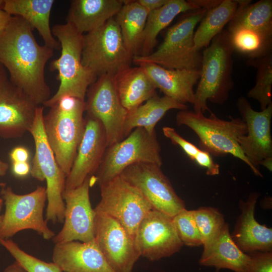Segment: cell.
<instances>
[{"label": "cell", "mask_w": 272, "mask_h": 272, "mask_svg": "<svg viewBox=\"0 0 272 272\" xmlns=\"http://www.w3.org/2000/svg\"><path fill=\"white\" fill-rule=\"evenodd\" d=\"M54 0H4L3 9L11 16H20L36 29L44 45L54 50L61 49L50 26V16Z\"/></svg>", "instance_id": "d4e9b609"}, {"label": "cell", "mask_w": 272, "mask_h": 272, "mask_svg": "<svg viewBox=\"0 0 272 272\" xmlns=\"http://www.w3.org/2000/svg\"><path fill=\"white\" fill-rule=\"evenodd\" d=\"M250 256L242 251L233 240L226 223L221 233L209 248L203 251L200 265L214 267L217 270L227 269L234 272H245Z\"/></svg>", "instance_id": "484cf974"}, {"label": "cell", "mask_w": 272, "mask_h": 272, "mask_svg": "<svg viewBox=\"0 0 272 272\" xmlns=\"http://www.w3.org/2000/svg\"><path fill=\"white\" fill-rule=\"evenodd\" d=\"M114 79L121 103L127 111L157 94L156 87L141 66H129L114 76Z\"/></svg>", "instance_id": "4316f807"}, {"label": "cell", "mask_w": 272, "mask_h": 272, "mask_svg": "<svg viewBox=\"0 0 272 272\" xmlns=\"http://www.w3.org/2000/svg\"><path fill=\"white\" fill-rule=\"evenodd\" d=\"M86 95L85 111L101 122L107 147L123 140L124 122L128 111L121 103L114 76L104 74L97 77L88 88Z\"/></svg>", "instance_id": "7c38bea8"}, {"label": "cell", "mask_w": 272, "mask_h": 272, "mask_svg": "<svg viewBox=\"0 0 272 272\" xmlns=\"http://www.w3.org/2000/svg\"><path fill=\"white\" fill-rule=\"evenodd\" d=\"M228 31L234 50L247 56L249 59L258 58L271 52L272 39L258 32L242 27Z\"/></svg>", "instance_id": "1f68e13d"}, {"label": "cell", "mask_w": 272, "mask_h": 272, "mask_svg": "<svg viewBox=\"0 0 272 272\" xmlns=\"http://www.w3.org/2000/svg\"><path fill=\"white\" fill-rule=\"evenodd\" d=\"M132 58L115 17L83 34L82 63L97 77L104 74L115 76L130 66Z\"/></svg>", "instance_id": "ba28073f"}, {"label": "cell", "mask_w": 272, "mask_h": 272, "mask_svg": "<svg viewBox=\"0 0 272 272\" xmlns=\"http://www.w3.org/2000/svg\"><path fill=\"white\" fill-rule=\"evenodd\" d=\"M49 108L43 115V128L56 162L66 177L84 132L86 102L64 96Z\"/></svg>", "instance_id": "7a4b0ae2"}, {"label": "cell", "mask_w": 272, "mask_h": 272, "mask_svg": "<svg viewBox=\"0 0 272 272\" xmlns=\"http://www.w3.org/2000/svg\"><path fill=\"white\" fill-rule=\"evenodd\" d=\"M162 131L172 144L179 146L191 160L205 168L207 175L213 176L219 174L220 166L214 161L210 154L186 140L173 127L164 126Z\"/></svg>", "instance_id": "e575fe53"}, {"label": "cell", "mask_w": 272, "mask_h": 272, "mask_svg": "<svg viewBox=\"0 0 272 272\" xmlns=\"http://www.w3.org/2000/svg\"><path fill=\"white\" fill-rule=\"evenodd\" d=\"M94 211V239L108 263L116 272H132L141 256L134 239L116 220Z\"/></svg>", "instance_id": "5bb4252c"}, {"label": "cell", "mask_w": 272, "mask_h": 272, "mask_svg": "<svg viewBox=\"0 0 272 272\" xmlns=\"http://www.w3.org/2000/svg\"><path fill=\"white\" fill-rule=\"evenodd\" d=\"M237 106L247 127V134L239 137L237 142L243 154L257 168L263 160L272 158V104L257 111L246 98L241 96Z\"/></svg>", "instance_id": "ac0fdd59"}, {"label": "cell", "mask_w": 272, "mask_h": 272, "mask_svg": "<svg viewBox=\"0 0 272 272\" xmlns=\"http://www.w3.org/2000/svg\"><path fill=\"white\" fill-rule=\"evenodd\" d=\"M1 193L5 210L0 227V239H9L27 229L36 231L46 240L54 237L55 233L43 217L47 199L45 187L38 186L32 192L22 195L15 193L10 186H5Z\"/></svg>", "instance_id": "30bf717a"}, {"label": "cell", "mask_w": 272, "mask_h": 272, "mask_svg": "<svg viewBox=\"0 0 272 272\" xmlns=\"http://www.w3.org/2000/svg\"><path fill=\"white\" fill-rule=\"evenodd\" d=\"M234 51L228 30H223L202 53L200 76L194 91L193 111L212 112L207 101L222 104L234 86L232 77Z\"/></svg>", "instance_id": "3957f363"}, {"label": "cell", "mask_w": 272, "mask_h": 272, "mask_svg": "<svg viewBox=\"0 0 272 272\" xmlns=\"http://www.w3.org/2000/svg\"><path fill=\"white\" fill-rule=\"evenodd\" d=\"M148 13L137 1H123V6L114 17L124 45L132 57L141 47Z\"/></svg>", "instance_id": "f546056e"}, {"label": "cell", "mask_w": 272, "mask_h": 272, "mask_svg": "<svg viewBox=\"0 0 272 272\" xmlns=\"http://www.w3.org/2000/svg\"><path fill=\"white\" fill-rule=\"evenodd\" d=\"M12 16L0 8V33L6 27Z\"/></svg>", "instance_id": "b9f144b4"}, {"label": "cell", "mask_w": 272, "mask_h": 272, "mask_svg": "<svg viewBox=\"0 0 272 272\" xmlns=\"http://www.w3.org/2000/svg\"><path fill=\"white\" fill-rule=\"evenodd\" d=\"M123 5L121 0H73L66 23L83 34L92 32L114 17Z\"/></svg>", "instance_id": "cb8c5ba5"}, {"label": "cell", "mask_w": 272, "mask_h": 272, "mask_svg": "<svg viewBox=\"0 0 272 272\" xmlns=\"http://www.w3.org/2000/svg\"><path fill=\"white\" fill-rule=\"evenodd\" d=\"M101 199L94 209L116 220L134 239L137 229L153 209L133 185L120 176L99 185Z\"/></svg>", "instance_id": "8fae6325"}, {"label": "cell", "mask_w": 272, "mask_h": 272, "mask_svg": "<svg viewBox=\"0 0 272 272\" xmlns=\"http://www.w3.org/2000/svg\"><path fill=\"white\" fill-rule=\"evenodd\" d=\"M259 194L250 193L246 201L240 200L241 214L231 237L239 248L249 254L256 251H272V229L258 223L254 211Z\"/></svg>", "instance_id": "44dd1931"}, {"label": "cell", "mask_w": 272, "mask_h": 272, "mask_svg": "<svg viewBox=\"0 0 272 272\" xmlns=\"http://www.w3.org/2000/svg\"><path fill=\"white\" fill-rule=\"evenodd\" d=\"M4 203V199L1 196V195H0V227H1V224L2 217H3V215L1 214V211H2V209Z\"/></svg>", "instance_id": "7dc6e473"}, {"label": "cell", "mask_w": 272, "mask_h": 272, "mask_svg": "<svg viewBox=\"0 0 272 272\" xmlns=\"http://www.w3.org/2000/svg\"><path fill=\"white\" fill-rule=\"evenodd\" d=\"M187 109L186 104L165 95L159 97L156 94L144 104L128 111L124 122L123 137H126L132 130L137 127L144 128L148 132L153 133L155 132L156 125L168 111Z\"/></svg>", "instance_id": "83f0119b"}, {"label": "cell", "mask_w": 272, "mask_h": 272, "mask_svg": "<svg viewBox=\"0 0 272 272\" xmlns=\"http://www.w3.org/2000/svg\"><path fill=\"white\" fill-rule=\"evenodd\" d=\"M137 163L162 166L161 147L156 132L150 133L144 128L137 127L125 139L107 147L93 176L95 183L99 186L110 181Z\"/></svg>", "instance_id": "9c48e42d"}, {"label": "cell", "mask_w": 272, "mask_h": 272, "mask_svg": "<svg viewBox=\"0 0 272 272\" xmlns=\"http://www.w3.org/2000/svg\"><path fill=\"white\" fill-rule=\"evenodd\" d=\"M247 64L257 70L255 84L248 92L247 96L257 101L261 110H264L272 104V52L258 58L249 59Z\"/></svg>", "instance_id": "d6a6232c"}, {"label": "cell", "mask_w": 272, "mask_h": 272, "mask_svg": "<svg viewBox=\"0 0 272 272\" xmlns=\"http://www.w3.org/2000/svg\"><path fill=\"white\" fill-rule=\"evenodd\" d=\"M9 168V165L7 163L3 161L1 158H0V176H4ZM0 186L1 187H5L6 186V183H0Z\"/></svg>", "instance_id": "f6af8a7d"}, {"label": "cell", "mask_w": 272, "mask_h": 272, "mask_svg": "<svg viewBox=\"0 0 272 272\" xmlns=\"http://www.w3.org/2000/svg\"><path fill=\"white\" fill-rule=\"evenodd\" d=\"M51 31L60 44L61 54L51 61L50 70L57 71L60 84L55 94L43 105L50 107L64 96L85 100L88 88L97 77L82 63L83 34L66 23L53 25Z\"/></svg>", "instance_id": "5b68a950"}, {"label": "cell", "mask_w": 272, "mask_h": 272, "mask_svg": "<svg viewBox=\"0 0 272 272\" xmlns=\"http://www.w3.org/2000/svg\"><path fill=\"white\" fill-rule=\"evenodd\" d=\"M12 170L15 176L23 177L30 172L31 167L28 162H13Z\"/></svg>", "instance_id": "ab89813d"}, {"label": "cell", "mask_w": 272, "mask_h": 272, "mask_svg": "<svg viewBox=\"0 0 272 272\" xmlns=\"http://www.w3.org/2000/svg\"><path fill=\"white\" fill-rule=\"evenodd\" d=\"M4 3V0H0V8L3 9Z\"/></svg>", "instance_id": "c3c4849f"}, {"label": "cell", "mask_w": 272, "mask_h": 272, "mask_svg": "<svg viewBox=\"0 0 272 272\" xmlns=\"http://www.w3.org/2000/svg\"><path fill=\"white\" fill-rule=\"evenodd\" d=\"M34 30L23 18L12 16L0 33V63L7 71L10 81L40 106L50 97L44 70L54 50L39 45Z\"/></svg>", "instance_id": "6da1fadb"}, {"label": "cell", "mask_w": 272, "mask_h": 272, "mask_svg": "<svg viewBox=\"0 0 272 272\" xmlns=\"http://www.w3.org/2000/svg\"><path fill=\"white\" fill-rule=\"evenodd\" d=\"M134 241L140 256L151 261L169 257L183 245L172 218L153 209L139 224Z\"/></svg>", "instance_id": "9a60e30c"}, {"label": "cell", "mask_w": 272, "mask_h": 272, "mask_svg": "<svg viewBox=\"0 0 272 272\" xmlns=\"http://www.w3.org/2000/svg\"><path fill=\"white\" fill-rule=\"evenodd\" d=\"M178 125L192 129L199 138L201 150L216 157L230 154L246 164L257 176L263 177L243 154L238 143L239 137L247 133V125L241 118L222 119L214 113L207 117L201 112L187 109L180 110L176 117Z\"/></svg>", "instance_id": "277c9868"}, {"label": "cell", "mask_w": 272, "mask_h": 272, "mask_svg": "<svg viewBox=\"0 0 272 272\" xmlns=\"http://www.w3.org/2000/svg\"><path fill=\"white\" fill-rule=\"evenodd\" d=\"M43 107L37 106L33 123L29 131L35 146L30 173L37 180L46 181L48 203L45 221H50L53 224L62 223L64 218L65 203L62 194L66 175L57 164L47 142L43 124Z\"/></svg>", "instance_id": "52a82bcc"}, {"label": "cell", "mask_w": 272, "mask_h": 272, "mask_svg": "<svg viewBox=\"0 0 272 272\" xmlns=\"http://www.w3.org/2000/svg\"><path fill=\"white\" fill-rule=\"evenodd\" d=\"M3 245L26 272H62L53 262H47L29 254L10 239H0Z\"/></svg>", "instance_id": "d590c367"}, {"label": "cell", "mask_w": 272, "mask_h": 272, "mask_svg": "<svg viewBox=\"0 0 272 272\" xmlns=\"http://www.w3.org/2000/svg\"><path fill=\"white\" fill-rule=\"evenodd\" d=\"M247 0H222L209 9L194 34V48L200 51L207 47L213 38L237 14Z\"/></svg>", "instance_id": "f1b7e54d"}, {"label": "cell", "mask_w": 272, "mask_h": 272, "mask_svg": "<svg viewBox=\"0 0 272 272\" xmlns=\"http://www.w3.org/2000/svg\"><path fill=\"white\" fill-rule=\"evenodd\" d=\"M94 183L93 176L89 177L76 188L63 191L64 224L52 238L55 244L72 241L87 242L94 239L95 213L89 196L90 187Z\"/></svg>", "instance_id": "2e32d148"}, {"label": "cell", "mask_w": 272, "mask_h": 272, "mask_svg": "<svg viewBox=\"0 0 272 272\" xmlns=\"http://www.w3.org/2000/svg\"><path fill=\"white\" fill-rule=\"evenodd\" d=\"M245 28L272 39V1L260 0L251 4L247 1L228 23V31Z\"/></svg>", "instance_id": "4dcf8cb0"}, {"label": "cell", "mask_w": 272, "mask_h": 272, "mask_svg": "<svg viewBox=\"0 0 272 272\" xmlns=\"http://www.w3.org/2000/svg\"><path fill=\"white\" fill-rule=\"evenodd\" d=\"M137 2L149 13L162 7L168 0H138Z\"/></svg>", "instance_id": "60d3db41"}, {"label": "cell", "mask_w": 272, "mask_h": 272, "mask_svg": "<svg viewBox=\"0 0 272 272\" xmlns=\"http://www.w3.org/2000/svg\"><path fill=\"white\" fill-rule=\"evenodd\" d=\"M4 272H26L16 261L6 267Z\"/></svg>", "instance_id": "ee69618b"}, {"label": "cell", "mask_w": 272, "mask_h": 272, "mask_svg": "<svg viewBox=\"0 0 272 272\" xmlns=\"http://www.w3.org/2000/svg\"><path fill=\"white\" fill-rule=\"evenodd\" d=\"M84 132L71 169L65 178L64 190L76 188L96 174L107 148L101 122L86 114Z\"/></svg>", "instance_id": "e0dca14e"}, {"label": "cell", "mask_w": 272, "mask_h": 272, "mask_svg": "<svg viewBox=\"0 0 272 272\" xmlns=\"http://www.w3.org/2000/svg\"><path fill=\"white\" fill-rule=\"evenodd\" d=\"M172 221L183 245L192 247L202 245L193 210L183 209L172 218Z\"/></svg>", "instance_id": "8d00e7d4"}, {"label": "cell", "mask_w": 272, "mask_h": 272, "mask_svg": "<svg viewBox=\"0 0 272 272\" xmlns=\"http://www.w3.org/2000/svg\"><path fill=\"white\" fill-rule=\"evenodd\" d=\"M158 165L137 163L126 167L119 175L135 186L153 209L171 218L185 208L170 181Z\"/></svg>", "instance_id": "4fadbf2b"}, {"label": "cell", "mask_w": 272, "mask_h": 272, "mask_svg": "<svg viewBox=\"0 0 272 272\" xmlns=\"http://www.w3.org/2000/svg\"><path fill=\"white\" fill-rule=\"evenodd\" d=\"M218 4V0H168L162 7L148 13L143 33L140 55L153 52L159 33L179 14L196 9H210Z\"/></svg>", "instance_id": "603a6c76"}, {"label": "cell", "mask_w": 272, "mask_h": 272, "mask_svg": "<svg viewBox=\"0 0 272 272\" xmlns=\"http://www.w3.org/2000/svg\"><path fill=\"white\" fill-rule=\"evenodd\" d=\"M9 81L8 73L4 65L0 63V88Z\"/></svg>", "instance_id": "7bdbcfd3"}, {"label": "cell", "mask_w": 272, "mask_h": 272, "mask_svg": "<svg viewBox=\"0 0 272 272\" xmlns=\"http://www.w3.org/2000/svg\"><path fill=\"white\" fill-rule=\"evenodd\" d=\"M260 165H262L265 167L270 172L272 171V158H267L263 160Z\"/></svg>", "instance_id": "bcb514c9"}, {"label": "cell", "mask_w": 272, "mask_h": 272, "mask_svg": "<svg viewBox=\"0 0 272 272\" xmlns=\"http://www.w3.org/2000/svg\"><path fill=\"white\" fill-rule=\"evenodd\" d=\"M209 9L190 11L167 31L158 49L148 55H136L132 61L139 65L154 63L171 70H200L202 53L194 48V30Z\"/></svg>", "instance_id": "8992f818"}, {"label": "cell", "mask_w": 272, "mask_h": 272, "mask_svg": "<svg viewBox=\"0 0 272 272\" xmlns=\"http://www.w3.org/2000/svg\"><path fill=\"white\" fill-rule=\"evenodd\" d=\"M250 259L245 272H272V251L248 254Z\"/></svg>", "instance_id": "74e56055"}, {"label": "cell", "mask_w": 272, "mask_h": 272, "mask_svg": "<svg viewBox=\"0 0 272 272\" xmlns=\"http://www.w3.org/2000/svg\"><path fill=\"white\" fill-rule=\"evenodd\" d=\"M203 250H208L221 233L226 222L223 215L217 209L203 207L193 210Z\"/></svg>", "instance_id": "836d02e7"}, {"label": "cell", "mask_w": 272, "mask_h": 272, "mask_svg": "<svg viewBox=\"0 0 272 272\" xmlns=\"http://www.w3.org/2000/svg\"><path fill=\"white\" fill-rule=\"evenodd\" d=\"M52 260L63 272H116L108 263L95 239L55 244Z\"/></svg>", "instance_id": "ffe728a7"}, {"label": "cell", "mask_w": 272, "mask_h": 272, "mask_svg": "<svg viewBox=\"0 0 272 272\" xmlns=\"http://www.w3.org/2000/svg\"><path fill=\"white\" fill-rule=\"evenodd\" d=\"M38 106L10 80L0 88V137H22L33 123Z\"/></svg>", "instance_id": "d6986e66"}, {"label": "cell", "mask_w": 272, "mask_h": 272, "mask_svg": "<svg viewBox=\"0 0 272 272\" xmlns=\"http://www.w3.org/2000/svg\"><path fill=\"white\" fill-rule=\"evenodd\" d=\"M141 66L148 75L156 88L165 96L182 104L193 105L194 86L200 76V70H171L154 63H144Z\"/></svg>", "instance_id": "7402d4cb"}, {"label": "cell", "mask_w": 272, "mask_h": 272, "mask_svg": "<svg viewBox=\"0 0 272 272\" xmlns=\"http://www.w3.org/2000/svg\"><path fill=\"white\" fill-rule=\"evenodd\" d=\"M10 157L12 162H28L29 153L25 147H17L11 151Z\"/></svg>", "instance_id": "f35d334b"}]
</instances>
